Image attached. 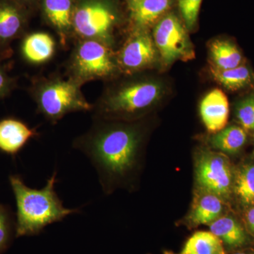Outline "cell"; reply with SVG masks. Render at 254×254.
Returning <instances> with one entry per match:
<instances>
[{
    "instance_id": "obj_1",
    "label": "cell",
    "mask_w": 254,
    "mask_h": 254,
    "mask_svg": "<svg viewBox=\"0 0 254 254\" xmlns=\"http://www.w3.org/2000/svg\"><path fill=\"white\" fill-rule=\"evenodd\" d=\"M94 120L90 129L73 141V147L88 157L105 189L110 179L125 177L134 168L141 140L133 127Z\"/></svg>"
},
{
    "instance_id": "obj_2",
    "label": "cell",
    "mask_w": 254,
    "mask_h": 254,
    "mask_svg": "<svg viewBox=\"0 0 254 254\" xmlns=\"http://www.w3.org/2000/svg\"><path fill=\"white\" fill-rule=\"evenodd\" d=\"M10 185L17 207L16 237L38 235L45 227L62 221L78 209L66 208L55 191L57 172L48 179L46 186L41 190L30 188L19 177L10 176Z\"/></svg>"
},
{
    "instance_id": "obj_3",
    "label": "cell",
    "mask_w": 254,
    "mask_h": 254,
    "mask_svg": "<svg viewBox=\"0 0 254 254\" xmlns=\"http://www.w3.org/2000/svg\"><path fill=\"white\" fill-rule=\"evenodd\" d=\"M82 84L73 78H45L33 88V98L38 113L55 124L68 114L91 111L90 104L82 93Z\"/></svg>"
},
{
    "instance_id": "obj_4",
    "label": "cell",
    "mask_w": 254,
    "mask_h": 254,
    "mask_svg": "<svg viewBox=\"0 0 254 254\" xmlns=\"http://www.w3.org/2000/svg\"><path fill=\"white\" fill-rule=\"evenodd\" d=\"M162 87L157 82L139 80L107 91L93 106L95 118L129 116L141 113L160 99Z\"/></svg>"
},
{
    "instance_id": "obj_5",
    "label": "cell",
    "mask_w": 254,
    "mask_h": 254,
    "mask_svg": "<svg viewBox=\"0 0 254 254\" xmlns=\"http://www.w3.org/2000/svg\"><path fill=\"white\" fill-rule=\"evenodd\" d=\"M119 20L118 10L110 0H80L74 6L73 31L82 40H93L110 47Z\"/></svg>"
},
{
    "instance_id": "obj_6",
    "label": "cell",
    "mask_w": 254,
    "mask_h": 254,
    "mask_svg": "<svg viewBox=\"0 0 254 254\" xmlns=\"http://www.w3.org/2000/svg\"><path fill=\"white\" fill-rule=\"evenodd\" d=\"M118 60L110 47L93 40H81L73 50L70 60V78L83 83L97 79H106L118 71Z\"/></svg>"
},
{
    "instance_id": "obj_7",
    "label": "cell",
    "mask_w": 254,
    "mask_h": 254,
    "mask_svg": "<svg viewBox=\"0 0 254 254\" xmlns=\"http://www.w3.org/2000/svg\"><path fill=\"white\" fill-rule=\"evenodd\" d=\"M153 41L165 64L194 56L186 26L174 13L168 12L155 23Z\"/></svg>"
},
{
    "instance_id": "obj_8",
    "label": "cell",
    "mask_w": 254,
    "mask_h": 254,
    "mask_svg": "<svg viewBox=\"0 0 254 254\" xmlns=\"http://www.w3.org/2000/svg\"><path fill=\"white\" fill-rule=\"evenodd\" d=\"M195 176L202 190L222 199L229 198L234 189L231 163L222 153H202L197 160Z\"/></svg>"
},
{
    "instance_id": "obj_9",
    "label": "cell",
    "mask_w": 254,
    "mask_h": 254,
    "mask_svg": "<svg viewBox=\"0 0 254 254\" xmlns=\"http://www.w3.org/2000/svg\"><path fill=\"white\" fill-rule=\"evenodd\" d=\"M156 58V47L147 29L136 28L124 45L118 58L119 67L127 73L148 67Z\"/></svg>"
},
{
    "instance_id": "obj_10",
    "label": "cell",
    "mask_w": 254,
    "mask_h": 254,
    "mask_svg": "<svg viewBox=\"0 0 254 254\" xmlns=\"http://www.w3.org/2000/svg\"><path fill=\"white\" fill-rule=\"evenodd\" d=\"M229 113L228 99L221 90H213L201 100L200 117L210 133H216L225 128L228 121Z\"/></svg>"
},
{
    "instance_id": "obj_11",
    "label": "cell",
    "mask_w": 254,
    "mask_h": 254,
    "mask_svg": "<svg viewBox=\"0 0 254 254\" xmlns=\"http://www.w3.org/2000/svg\"><path fill=\"white\" fill-rule=\"evenodd\" d=\"M210 226V232L222 241L225 250L239 251L252 245L254 237L236 218L220 216Z\"/></svg>"
},
{
    "instance_id": "obj_12",
    "label": "cell",
    "mask_w": 254,
    "mask_h": 254,
    "mask_svg": "<svg viewBox=\"0 0 254 254\" xmlns=\"http://www.w3.org/2000/svg\"><path fill=\"white\" fill-rule=\"evenodd\" d=\"M37 135L36 129L23 122L4 119L0 121V150L6 154L16 155Z\"/></svg>"
},
{
    "instance_id": "obj_13",
    "label": "cell",
    "mask_w": 254,
    "mask_h": 254,
    "mask_svg": "<svg viewBox=\"0 0 254 254\" xmlns=\"http://www.w3.org/2000/svg\"><path fill=\"white\" fill-rule=\"evenodd\" d=\"M176 0H135L128 1L130 18L136 28H147L155 24L168 14Z\"/></svg>"
},
{
    "instance_id": "obj_14",
    "label": "cell",
    "mask_w": 254,
    "mask_h": 254,
    "mask_svg": "<svg viewBox=\"0 0 254 254\" xmlns=\"http://www.w3.org/2000/svg\"><path fill=\"white\" fill-rule=\"evenodd\" d=\"M74 6L72 0L43 1L45 16L63 40L73 31Z\"/></svg>"
},
{
    "instance_id": "obj_15",
    "label": "cell",
    "mask_w": 254,
    "mask_h": 254,
    "mask_svg": "<svg viewBox=\"0 0 254 254\" xmlns=\"http://www.w3.org/2000/svg\"><path fill=\"white\" fill-rule=\"evenodd\" d=\"M54 38L45 32H36L28 35L23 40L22 53L25 59L33 64L46 63L55 52Z\"/></svg>"
},
{
    "instance_id": "obj_16",
    "label": "cell",
    "mask_w": 254,
    "mask_h": 254,
    "mask_svg": "<svg viewBox=\"0 0 254 254\" xmlns=\"http://www.w3.org/2000/svg\"><path fill=\"white\" fill-rule=\"evenodd\" d=\"M223 211L222 198L213 193L205 192L197 199L191 213L190 221L195 226L200 225H210L220 218Z\"/></svg>"
},
{
    "instance_id": "obj_17",
    "label": "cell",
    "mask_w": 254,
    "mask_h": 254,
    "mask_svg": "<svg viewBox=\"0 0 254 254\" xmlns=\"http://www.w3.org/2000/svg\"><path fill=\"white\" fill-rule=\"evenodd\" d=\"M214 79L230 91H237L254 83V72L245 64L230 69L211 68Z\"/></svg>"
},
{
    "instance_id": "obj_18",
    "label": "cell",
    "mask_w": 254,
    "mask_h": 254,
    "mask_svg": "<svg viewBox=\"0 0 254 254\" xmlns=\"http://www.w3.org/2000/svg\"><path fill=\"white\" fill-rule=\"evenodd\" d=\"M210 58L213 68L226 70L242 64L243 58L235 43L227 40H216L210 46Z\"/></svg>"
},
{
    "instance_id": "obj_19",
    "label": "cell",
    "mask_w": 254,
    "mask_h": 254,
    "mask_svg": "<svg viewBox=\"0 0 254 254\" xmlns=\"http://www.w3.org/2000/svg\"><path fill=\"white\" fill-rule=\"evenodd\" d=\"M180 254H227V250L211 232L199 231L187 241Z\"/></svg>"
},
{
    "instance_id": "obj_20",
    "label": "cell",
    "mask_w": 254,
    "mask_h": 254,
    "mask_svg": "<svg viewBox=\"0 0 254 254\" xmlns=\"http://www.w3.org/2000/svg\"><path fill=\"white\" fill-rule=\"evenodd\" d=\"M247 133L242 127L230 126L215 133L210 139L212 146L228 154L240 152L247 143Z\"/></svg>"
},
{
    "instance_id": "obj_21",
    "label": "cell",
    "mask_w": 254,
    "mask_h": 254,
    "mask_svg": "<svg viewBox=\"0 0 254 254\" xmlns=\"http://www.w3.org/2000/svg\"><path fill=\"white\" fill-rule=\"evenodd\" d=\"M23 17L20 10L9 2H0V43H7L21 33Z\"/></svg>"
},
{
    "instance_id": "obj_22",
    "label": "cell",
    "mask_w": 254,
    "mask_h": 254,
    "mask_svg": "<svg viewBox=\"0 0 254 254\" xmlns=\"http://www.w3.org/2000/svg\"><path fill=\"white\" fill-rule=\"evenodd\" d=\"M234 190L245 205H252L254 196V163L244 165L234 181Z\"/></svg>"
},
{
    "instance_id": "obj_23",
    "label": "cell",
    "mask_w": 254,
    "mask_h": 254,
    "mask_svg": "<svg viewBox=\"0 0 254 254\" xmlns=\"http://www.w3.org/2000/svg\"><path fill=\"white\" fill-rule=\"evenodd\" d=\"M202 1L203 0H176L187 29L193 30L196 26Z\"/></svg>"
},
{
    "instance_id": "obj_24",
    "label": "cell",
    "mask_w": 254,
    "mask_h": 254,
    "mask_svg": "<svg viewBox=\"0 0 254 254\" xmlns=\"http://www.w3.org/2000/svg\"><path fill=\"white\" fill-rule=\"evenodd\" d=\"M236 116L245 130H254V93L241 100L236 106Z\"/></svg>"
},
{
    "instance_id": "obj_25",
    "label": "cell",
    "mask_w": 254,
    "mask_h": 254,
    "mask_svg": "<svg viewBox=\"0 0 254 254\" xmlns=\"http://www.w3.org/2000/svg\"><path fill=\"white\" fill-rule=\"evenodd\" d=\"M11 236V220L7 210L0 205V253L9 245Z\"/></svg>"
},
{
    "instance_id": "obj_26",
    "label": "cell",
    "mask_w": 254,
    "mask_h": 254,
    "mask_svg": "<svg viewBox=\"0 0 254 254\" xmlns=\"http://www.w3.org/2000/svg\"><path fill=\"white\" fill-rule=\"evenodd\" d=\"M14 85L12 78H10L4 70L0 67V99L9 94Z\"/></svg>"
},
{
    "instance_id": "obj_27",
    "label": "cell",
    "mask_w": 254,
    "mask_h": 254,
    "mask_svg": "<svg viewBox=\"0 0 254 254\" xmlns=\"http://www.w3.org/2000/svg\"><path fill=\"white\" fill-rule=\"evenodd\" d=\"M246 225L249 233L254 238V206L247 210L246 213Z\"/></svg>"
},
{
    "instance_id": "obj_28",
    "label": "cell",
    "mask_w": 254,
    "mask_h": 254,
    "mask_svg": "<svg viewBox=\"0 0 254 254\" xmlns=\"http://www.w3.org/2000/svg\"><path fill=\"white\" fill-rule=\"evenodd\" d=\"M232 254H254V252H245V251H237Z\"/></svg>"
},
{
    "instance_id": "obj_29",
    "label": "cell",
    "mask_w": 254,
    "mask_h": 254,
    "mask_svg": "<svg viewBox=\"0 0 254 254\" xmlns=\"http://www.w3.org/2000/svg\"><path fill=\"white\" fill-rule=\"evenodd\" d=\"M20 1H33V0H20Z\"/></svg>"
},
{
    "instance_id": "obj_30",
    "label": "cell",
    "mask_w": 254,
    "mask_h": 254,
    "mask_svg": "<svg viewBox=\"0 0 254 254\" xmlns=\"http://www.w3.org/2000/svg\"><path fill=\"white\" fill-rule=\"evenodd\" d=\"M252 205H253L254 206V198H253V200H252Z\"/></svg>"
},
{
    "instance_id": "obj_31",
    "label": "cell",
    "mask_w": 254,
    "mask_h": 254,
    "mask_svg": "<svg viewBox=\"0 0 254 254\" xmlns=\"http://www.w3.org/2000/svg\"><path fill=\"white\" fill-rule=\"evenodd\" d=\"M165 254H175L172 253V252H166V253H165Z\"/></svg>"
},
{
    "instance_id": "obj_32",
    "label": "cell",
    "mask_w": 254,
    "mask_h": 254,
    "mask_svg": "<svg viewBox=\"0 0 254 254\" xmlns=\"http://www.w3.org/2000/svg\"><path fill=\"white\" fill-rule=\"evenodd\" d=\"M127 1L128 2V1H135V0H127Z\"/></svg>"
}]
</instances>
